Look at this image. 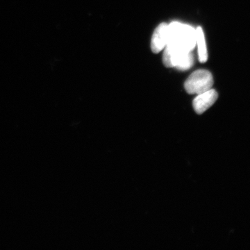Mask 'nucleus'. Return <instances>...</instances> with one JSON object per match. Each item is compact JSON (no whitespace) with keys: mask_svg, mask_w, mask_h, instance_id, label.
Returning <instances> with one entry per match:
<instances>
[{"mask_svg":"<svg viewBox=\"0 0 250 250\" xmlns=\"http://www.w3.org/2000/svg\"><path fill=\"white\" fill-rule=\"evenodd\" d=\"M196 45L198 52L199 61L201 62H205L208 60V52L204 31L202 27H198L196 29Z\"/></svg>","mask_w":250,"mask_h":250,"instance_id":"423d86ee","label":"nucleus"},{"mask_svg":"<svg viewBox=\"0 0 250 250\" xmlns=\"http://www.w3.org/2000/svg\"><path fill=\"white\" fill-rule=\"evenodd\" d=\"M163 62L166 67H175L181 71H186L194 65L192 52H184L166 45L163 54Z\"/></svg>","mask_w":250,"mask_h":250,"instance_id":"f03ea898","label":"nucleus"},{"mask_svg":"<svg viewBox=\"0 0 250 250\" xmlns=\"http://www.w3.org/2000/svg\"><path fill=\"white\" fill-rule=\"evenodd\" d=\"M218 98V93L213 88H210L205 93L199 94L196 98L194 99L192 103L194 110L197 114H202L214 104Z\"/></svg>","mask_w":250,"mask_h":250,"instance_id":"20e7f679","label":"nucleus"},{"mask_svg":"<svg viewBox=\"0 0 250 250\" xmlns=\"http://www.w3.org/2000/svg\"><path fill=\"white\" fill-rule=\"evenodd\" d=\"M213 78L211 72L207 70H198L192 72L184 83L187 92L190 95H199L212 88Z\"/></svg>","mask_w":250,"mask_h":250,"instance_id":"7ed1b4c3","label":"nucleus"},{"mask_svg":"<svg viewBox=\"0 0 250 250\" xmlns=\"http://www.w3.org/2000/svg\"><path fill=\"white\" fill-rule=\"evenodd\" d=\"M167 24L165 22L161 23L153 33L151 48L154 53H159L167 45Z\"/></svg>","mask_w":250,"mask_h":250,"instance_id":"39448f33","label":"nucleus"},{"mask_svg":"<svg viewBox=\"0 0 250 250\" xmlns=\"http://www.w3.org/2000/svg\"><path fill=\"white\" fill-rule=\"evenodd\" d=\"M167 45L184 52H192L196 46V29L178 22L167 24Z\"/></svg>","mask_w":250,"mask_h":250,"instance_id":"f257e3e1","label":"nucleus"}]
</instances>
